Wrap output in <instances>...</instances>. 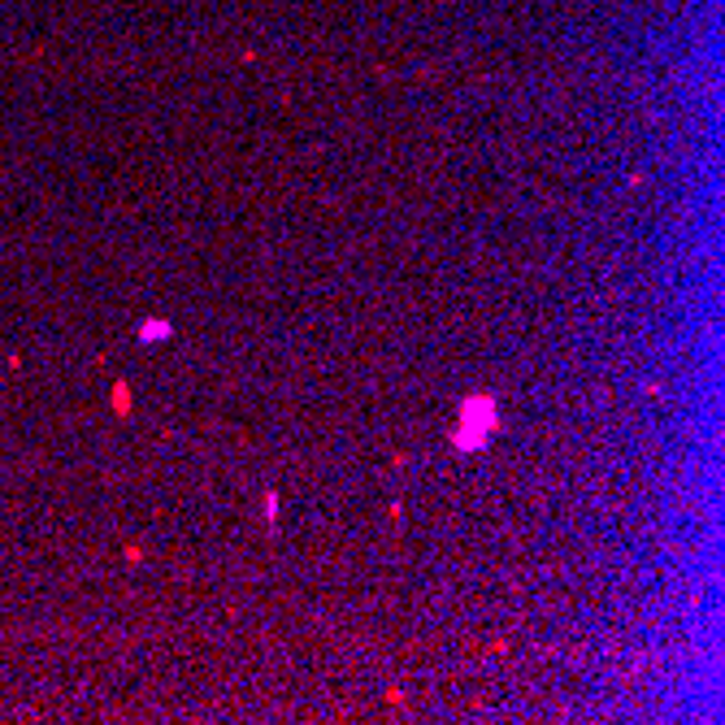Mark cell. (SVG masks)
<instances>
[{"instance_id": "cell-1", "label": "cell", "mask_w": 725, "mask_h": 725, "mask_svg": "<svg viewBox=\"0 0 725 725\" xmlns=\"http://www.w3.org/2000/svg\"><path fill=\"white\" fill-rule=\"evenodd\" d=\"M500 431V409H495V395H470L461 404V417L452 426V448L456 452H482L491 443V434Z\"/></svg>"}, {"instance_id": "cell-2", "label": "cell", "mask_w": 725, "mask_h": 725, "mask_svg": "<svg viewBox=\"0 0 725 725\" xmlns=\"http://www.w3.org/2000/svg\"><path fill=\"white\" fill-rule=\"evenodd\" d=\"M174 334V326L170 322H161V317H144L135 326V339L139 343H161V339H170Z\"/></svg>"}, {"instance_id": "cell-3", "label": "cell", "mask_w": 725, "mask_h": 725, "mask_svg": "<svg viewBox=\"0 0 725 725\" xmlns=\"http://www.w3.org/2000/svg\"><path fill=\"white\" fill-rule=\"evenodd\" d=\"M109 400H114V412H118V417H131V409H135V395H131V387H126L122 378H114V387H109Z\"/></svg>"}, {"instance_id": "cell-4", "label": "cell", "mask_w": 725, "mask_h": 725, "mask_svg": "<svg viewBox=\"0 0 725 725\" xmlns=\"http://www.w3.org/2000/svg\"><path fill=\"white\" fill-rule=\"evenodd\" d=\"M265 521H278V491H265Z\"/></svg>"}]
</instances>
